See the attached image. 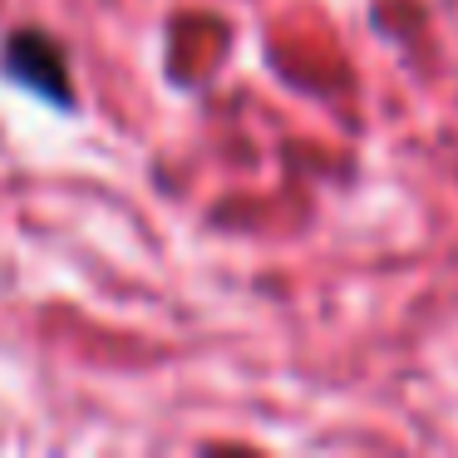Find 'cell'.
I'll return each mask as SVG.
<instances>
[{
  "mask_svg": "<svg viewBox=\"0 0 458 458\" xmlns=\"http://www.w3.org/2000/svg\"><path fill=\"white\" fill-rule=\"evenodd\" d=\"M0 70L11 74L21 89H30L35 99L55 104V109H70V74H64V60L55 50V40L45 35H11L5 55H0Z\"/></svg>",
  "mask_w": 458,
  "mask_h": 458,
  "instance_id": "obj_1",
  "label": "cell"
}]
</instances>
